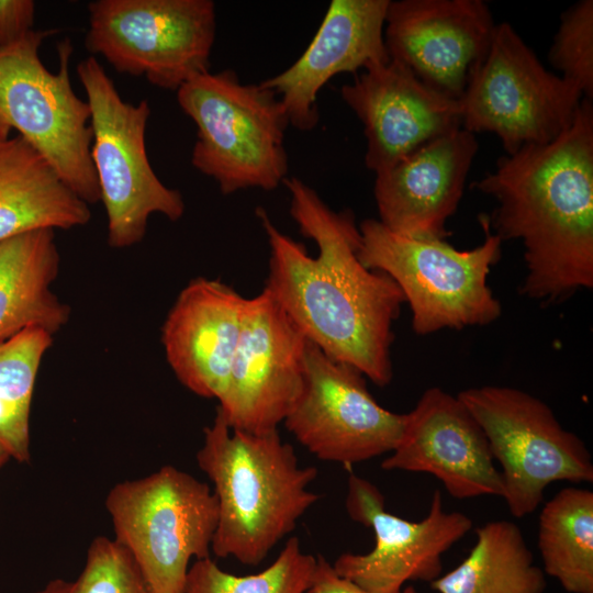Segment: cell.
I'll return each mask as SVG.
<instances>
[{
  "mask_svg": "<svg viewBox=\"0 0 593 593\" xmlns=\"http://www.w3.org/2000/svg\"><path fill=\"white\" fill-rule=\"evenodd\" d=\"M91 219L89 204L20 135L0 143V242L37 230H69Z\"/></svg>",
  "mask_w": 593,
  "mask_h": 593,
  "instance_id": "21",
  "label": "cell"
},
{
  "mask_svg": "<svg viewBox=\"0 0 593 593\" xmlns=\"http://www.w3.org/2000/svg\"><path fill=\"white\" fill-rule=\"evenodd\" d=\"M471 187L497 203L481 225L502 242L523 244V295L548 304L592 289V100L582 99L572 125L555 141L500 157Z\"/></svg>",
  "mask_w": 593,
  "mask_h": 593,
  "instance_id": "2",
  "label": "cell"
},
{
  "mask_svg": "<svg viewBox=\"0 0 593 593\" xmlns=\"http://www.w3.org/2000/svg\"><path fill=\"white\" fill-rule=\"evenodd\" d=\"M33 0H0V48L8 47L33 30Z\"/></svg>",
  "mask_w": 593,
  "mask_h": 593,
  "instance_id": "29",
  "label": "cell"
},
{
  "mask_svg": "<svg viewBox=\"0 0 593 593\" xmlns=\"http://www.w3.org/2000/svg\"><path fill=\"white\" fill-rule=\"evenodd\" d=\"M11 458L10 454L0 445V468Z\"/></svg>",
  "mask_w": 593,
  "mask_h": 593,
  "instance_id": "33",
  "label": "cell"
},
{
  "mask_svg": "<svg viewBox=\"0 0 593 593\" xmlns=\"http://www.w3.org/2000/svg\"><path fill=\"white\" fill-rule=\"evenodd\" d=\"M390 0H333L302 55L286 70L261 83L281 100L290 125L316 127L317 96L335 76L356 74L390 60L384 23Z\"/></svg>",
  "mask_w": 593,
  "mask_h": 593,
  "instance_id": "18",
  "label": "cell"
},
{
  "mask_svg": "<svg viewBox=\"0 0 593 593\" xmlns=\"http://www.w3.org/2000/svg\"><path fill=\"white\" fill-rule=\"evenodd\" d=\"M88 11L86 48L118 72L177 91L210 71L216 32L211 0H96Z\"/></svg>",
  "mask_w": 593,
  "mask_h": 593,
  "instance_id": "11",
  "label": "cell"
},
{
  "mask_svg": "<svg viewBox=\"0 0 593 593\" xmlns=\"http://www.w3.org/2000/svg\"><path fill=\"white\" fill-rule=\"evenodd\" d=\"M10 126L7 124V122L3 120L2 115L0 114V143L8 139L10 136Z\"/></svg>",
  "mask_w": 593,
  "mask_h": 593,
  "instance_id": "32",
  "label": "cell"
},
{
  "mask_svg": "<svg viewBox=\"0 0 593 593\" xmlns=\"http://www.w3.org/2000/svg\"><path fill=\"white\" fill-rule=\"evenodd\" d=\"M74 582L63 579H54L49 581L42 590L35 593H71Z\"/></svg>",
  "mask_w": 593,
  "mask_h": 593,
  "instance_id": "31",
  "label": "cell"
},
{
  "mask_svg": "<svg viewBox=\"0 0 593 593\" xmlns=\"http://www.w3.org/2000/svg\"><path fill=\"white\" fill-rule=\"evenodd\" d=\"M493 460L481 426L458 395L432 387L405 414L401 438L381 467L432 474L458 500L502 497Z\"/></svg>",
  "mask_w": 593,
  "mask_h": 593,
  "instance_id": "17",
  "label": "cell"
},
{
  "mask_svg": "<svg viewBox=\"0 0 593 593\" xmlns=\"http://www.w3.org/2000/svg\"><path fill=\"white\" fill-rule=\"evenodd\" d=\"M71 593H154L131 553L114 538L96 537Z\"/></svg>",
  "mask_w": 593,
  "mask_h": 593,
  "instance_id": "28",
  "label": "cell"
},
{
  "mask_svg": "<svg viewBox=\"0 0 593 593\" xmlns=\"http://www.w3.org/2000/svg\"><path fill=\"white\" fill-rule=\"evenodd\" d=\"M457 395L481 426L501 466L502 499L513 516L532 514L551 483L593 481L584 441L566 429L540 399L506 385L473 387Z\"/></svg>",
  "mask_w": 593,
  "mask_h": 593,
  "instance_id": "9",
  "label": "cell"
},
{
  "mask_svg": "<svg viewBox=\"0 0 593 593\" xmlns=\"http://www.w3.org/2000/svg\"><path fill=\"white\" fill-rule=\"evenodd\" d=\"M477 541L451 571L432 581L438 593H544L546 574L534 562L521 528L493 521L475 529Z\"/></svg>",
  "mask_w": 593,
  "mask_h": 593,
  "instance_id": "23",
  "label": "cell"
},
{
  "mask_svg": "<svg viewBox=\"0 0 593 593\" xmlns=\"http://www.w3.org/2000/svg\"><path fill=\"white\" fill-rule=\"evenodd\" d=\"M495 22L482 0L390 1L384 43L391 59L459 100L490 47Z\"/></svg>",
  "mask_w": 593,
  "mask_h": 593,
  "instance_id": "15",
  "label": "cell"
},
{
  "mask_svg": "<svg viewBox=\"0 0 593 593\" xmlns=\"http://www.w3.org/2000/svg\"><path fill=\"white\" fill-rule=\"evenodd\" d=\"M582 93L547 70L514 27L495 25L459 101L462 128L494 133L506 155L555 141L573 123Z\"/></svg>",
  "mask_w": 593,
  "mask_h": 593,
  "instance_id": "10",
  "label": "cell"
},
{
  "mask_svg": "<svg viewBox=\"0 0 593 593\" xmlns=\"http://www.w3.org/2000/svg\"><path fill=\"white\" fill-rule=\"evenodd\" d=\"M55 30H32L0 48V114L88 204L100 201L91 160L92 130L87 100L72 90L69 38L58 43V70L42 63L40 47Z\"/></svg>",
  "mask_w": 593,
  "mask_h": 593,
  "instance_id": "7",
  "label": "cell"
},
{
  "mask_svg": "<svg viewBox=\"0 0 593 593\" xmlns=\"http://www.w3.org/2000/svg\"><path fill=\"white\" fill-rule=\"evenodd\" d=\"M306 338L264 289L246 299L238 343L217 410L231 429H278L303 387Z\"/></svg>",
  "mask_w": 593,
  "mask_h": 593,
  "instance_id": "13",
  "label": "cell"
},
{
  "mask_svg": "<svg viewBox=\"0 0 593 593\" xmlns=\"http://www.w3.org/2000/svg\"><path fill=\"white\" fill-rule=\"evenodd\" d=\"M53 335L29 327L0 342V445L19 462H29L30 414L36 376Z\"/></svg>",
  "mask_w": 593,
  "mask_h": 593,
  "instance_id": "25",
  "label": "cell"
},
{
  "mask_svg": "<svg viewBox=\"0 0 593 593\" xmlns=\"http://www.w3.org/2000/svg\"><path fill=\"white\" fill-rule=\"evenodd\" d=\"M339 92L363 125L365 165L374 174L462 127L458 100L428 87L391 58L362 70Z\"/></svg>",
  "mask_w": 593,
  "mask_h": 593,
  "instance_id": "16",
  "label": "cell"
},
{
  "mask_svg": "<svg viewBox=\"0 0 593 593\" xmlns=\"http://www.w3.org/2000/svg\"><path fill=\"white\" fill-rule=\"evenodd\" d=\"M316 558L301 549L291 537L277 559L259 573L234 575L210 558L195 560L189 568L186 593H307Z\"/></svg>",
  "mask_w": 593,
  "mask_h": 593,
  "instance_id": "26",
  "label": "cell"
},
{
  "mask_svg": "<svg viewBox=\"0 0 593 593\" xmlns=\"http://www.w3.org/2000/svg\"><path fill=\"white\" fill-rule=\"evenodd\" d=\"M550 65L588 100L593 97V1L580 0L560 16Z\"/></svg>",
  "mask_w": 593,
  "mask_h": 593,
  "instance_id": "27",
  "label": "cell"
},
{
  "mask_svg": "<svg viewBox=\"0 0 593 593\" xmlns=\"http://www.w3.org/2000/svg\"><path fill=\"white\" fill-rule=\"evenodd\" d=\"M59 264L54 230L0 242V342L29 327L54 335L67 324L70 307L51 289Z\"/></svg>",
  "mask_w": 593,
  "mask_h": 593,
  "instance_id": "22",
  "label": "cell"
},
{
  "mask_svg": "<svg viewBox=\"0 0 593 593\" xmlns=\"http://www.w3.org/2000/svg\"><path fill=\"white\" fill-rule=\"evenodd\" d=\"M404 421L373 399L359 370L306 339L302 391L283 423L310 452L346 466L379 457L396 447Z\"/></svg>",
  "mask_w": 593,
  "mask_h": 593,
  "instance_id": "12",
  "label": "cell"
},
{
  "mask_svg": "<svg viewBox=\"0 0 593 593\" xmlns=\"http://www.w3.org/2000/svg\"><path fill=\"white\" fill-rule=\"evenodd\" d=\"M346 511L349 517L369 527L374 547L367 553H342L335 571L372 593H401L409 581L432 582L441 575L443 555L472 528L461 512H445L436 490L427 515L411 522L389 513L381 491L370 481L350 472Z\"/></svg>",
  "mask_w": 593,
  "mask_h": 593,
  "instance_id": "14",
  "label": "cell"
},
{
  "mask_svg": "<svg viewBox=\"0 0 593 593\" xmlns=\"http://www.w3.org/2000/svg\"><path fill=\"white\" fill-rule=\"evenodd\" d=\"M176 92L197 127L191 164L215 180L223 194L271 191L283 183L290 121L273 90L261 82L243 83L234 70L225 69L198 75Z\"/></svg>",
  "mask_w": 593,
  "mask_h": 593,
  "instance_id": "4",
  "label": "cell"
},
{
  "mask_svg": "<svg viewBox=\"0 0 593 593\" xmlns=\"http://www.w3.org/2000/svg\"><path fill=\"white\" fill-rule=\"evenodd\" d=\"M478 147L474 134L461 127L376 174L378 221L407 237L445 239Z\"/></svg>",
  "mask_w": 593,
  "mask_h": 593,
  "instance_id": "19",
  "label": "cell"
},
{
  "mask_svg": "<svg viewBox=\"0 0 593 593\" xmlns=\"http://www.w3.org/2000/svg\"><path fill=\"white\" fill-rule=\"evenodd\" d=\"M203 432L197 461L214 485L219 506L211 549L220 558L257 566L318 500L309 489L317 470L300 467L278 429H231L217 409Z\"/></svg>",
  "mask_w": 593,
  "mask_h": 593,
  "instance_id": "3",
  "label": "cell"
},
{
  "mask_svg": "<svg viewBox=\"0 0 593 593\" xmlns=\"http://www.w3.org/2000/svg\"><path fill=\"white\" fill-rule=\"evenodd\" d=\"M538 549L544 572L569 593H593V492L567 486L541 508Z\"/></svg>",
  "mask_w": 593,
  "mask_h": 593,
  "instance_id": "24",
  "label": "cell"
},
{
  "mask_svg": "<svg viewBox=\"0 0 593 593\" xmlns=\"http://www.w3.org/2000/svg\"><path fill=\"white\" fill-rule=\"evenodd\" d=\"M245 298L203 277L179 293L161 328L167 361L194 394L220 400L238 343Z\"/></svg>",
  "mask_w": 593,
  "mask_h": 593,
  "instance_id": "20",
  "label": "cell"
},
{
  "mask_svg": "<svg viewBox=\"0 0 593 593\" xmlns=\"http://www.w3.org/2000/svg\"><path fill=\"white\" fill-rule=\"evenodd\" d=\"M105 507L115 537L154 593H186L191 559L210 558L219 506L209 485L172 466L116 483Z\"/></svg>",
  "mask_w": 593,
  "mask_h": 593,
  "instance_id": "6",
  "label": "cell"
},
{
  "mask_svg": "<svg viewBox=\"0 0 593 593\" xmlns=\"http://www.w3.org/2000/svg\"><path fill=\"white\" fill-rule=\"evenodd\" d=\"M482 227L483 243L459 250L443 238L407 237L368 219L359 225L358 257L366 268L385 273L398 284L417 335L483 326L502 314L488 277L503 242Z\"/></svg>",
  "mask_w": 593,
  "mask_h": 593,
  "instance_id": "5",
  "label": "cell"
},
{
  "mask_svg": "<svg viewBox=\"0 0 593 593\" xmlns=\"http://www.w3.org/2000/svg\"><path fill=\"white\" fill-rule=\"evenodd\" d=\"M307 593H372L355 582L339 575L332 563L323 556L316 558V566L312 575ZM401 593H418L409 585Z\"/></svg>",
  "mask_w": 593,
  "mask_h": 593,
  "instance_id": "30",
  "label": "cell"
},
{
  "mask_svg": "<svg viewBox=\"0 0 593 593\" xmlns=\"http://www.w3.org/2000/svg\"><path fill=\"white\" fill-rule=\"evenodd\" d=\"M77 75L90 108L91 160L107 212L108 243L130 247L144 238L152 214L177 221L184 213V201L150 166L145 143L147 100L124 101L93 56L78 64Z\"/></svg>",
  "mask_w": 593,
  "mask_h": 593,
  "instance_id": "8",
  "label": "cell"
},
{
  "mask_svg": "<svg viewBox=\"0 0 593 593\" xmlns=\"http://www.w3.org/2000/svg\"><path fill=\"white\" fill-rule=\"evenodd\" d=\"M283 184L290 192V214L300 233L316 243L318 256H309L258 208L270 250L265 289L325 355L379 387L389 384L392 325L405 303L402 291L389 276L359 260L360 231L350 211L332 210L296 177Z\"/></svg>",
  "mask_w": 593,
  "mask_h": 593,
  "instance_id": "1",
  "label": "cell"
}]
</instances>
